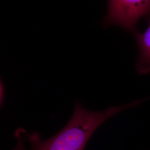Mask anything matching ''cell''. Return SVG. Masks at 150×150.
Listing matches in <instances>:
<instances>
[{
	"label": "cell",
	"instance_id": "cell-1",
	"mask_svg": "<svg viewBox=\"0 0 150 150\" xmlns=\"http://www.w3.org/2000/svg\"><path fill=\"white\" fill-rule=\"evenodd\" d=\"M144 100H135L123 106H111L101 111L88 110L77 102L68 123L48 139H42L38 132L28 133L23 129H17L15 137L18 144L28 145L25 147H16L13 150H83L92 135L102 123L127 108L138 106Z\"/></svg>",
	"mask_w": 150,
	"mask_h": 150
},
{
	"label": "cell",
	"instance_id": "cell-2",
	"mask_svg": "<svg viewBox=\"0 0 150 150\" xmlns=\"http://www.w3.org/2000/svg\"><path fill=\"white\" fill-rule=\"evenodd\" d=\"M150 12V1H108V10L103 25H117L130 32H135L137 23L141 17Z\"/></svg>",
	"mask_w": 150,
	"mask_h": 150
},
{
	"label": "cell",
	"instance_id": "cell-3",
	"mask_svg": "<svg viewBox=\"0 0 150 150\" xmlns=\"http://www.w3.org/2000/svg\"><path fill=\"white\" fill-rule=\"evenodd\" d=\"M136 38L139 49L138 70L141 73L150 71V21L145 32L136 33Z\"/></svg>",
	"mask_w": 150,
	"mask_h": 150
}]
</instances>
